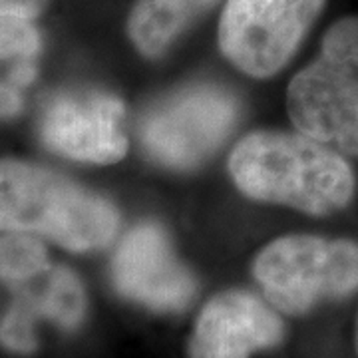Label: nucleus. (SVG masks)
I'll return each instance as SVG.
<instances>
[{"mask_svg":"<svg viewBox=\"0 0 358 358\" xmlns=\"http://www.w3.org/2000/svg\"><path fill=\"white\" fill-rule=\"evenodd\" d=\"M239 192L265 203L289 205L313 217L343 211L357 193L345 154L305 134L253 131L229 155Z\"/></svg>","mask_w":358,"mask_h":358,"instance_id":"nucleus-1","label":"nucleus"},{"mask_svg":"<svg viewBox=\"0 0 358 358\" xmlns=\"http://www.w3.org/2000/svg\"><path fill=\"white\" fill-rule=\"evenodd\" d=\"M117 227L120 211L102 195L36 164L0 159V231L86 253L112 243Z\"/></svg>","mask_w":358,"mask_h":358,"instance_id":"nucleus-2","label":"nucleus"},{"mask_svg":"<svg viewBox=\"0 0 358 358\" xmlns=\"http://www.w3.org/2000/svg\"><path fill=\"white\" fill-rule=\"evenodd\" d=\"M287 108L301 134L358 157V16L327 30L319 56L291 80Z\"/></svg>","mask_w":358,"mask_h":358,"instance_id":"nucleus-3","label":"nucleus"},{"mask_svg":"<svg viewBox=\"0 0 358 358\" xmlns=\"http://www.w3.org/2000/svg\"><path fill=\"white\" fill-rule=\"evenodd\" d=\"M253 273L263 293L289 315L358 291V243L319 235H287L257 255Z\"/></svg>","mask_w":358,"mask_h":358,"instance_id":"nucleus-4","label":"nucleus"},{"mask_svg":"<svg viewBox=\"0 0 358 358\" xmlns=\"http://www.w3.org/2000/svg\"><path fill=\"white\" fill-rule=\"evenodd\" d=\"M239 114L241 103L231 90L211 82L187 84L162 98L143 115V152L169 169H195L227 141Z\"/></svg>","mask_w":358,"mask_h":358,"instance_id":"nucleus-5","label":"nucleus"},{"mask_svg":"<svg viewBox=\"0 0 358 358\" xmlns=\"http://www.w3.org/2000/svg\"><path fill=\"white\" fill-rule=\"evenodd\" d=\"M327 0H227L219 48L253 78H271L294 56Z\"/></svg>","mask_w":358,"mask_h":358,"instance_id":"nucleus-6","label":"nucleus"},{"mask_svg":"<svg viewBox=\"0 0 358 358\" xmlns=\"http://www.w3.org/2000/svg\"><path fill=\"white\" fill-rule=\"evenodd\" d=\"M126 108L103 90H62L46 100L38 120L42 143L66 159L108 166L128 152Z\"/></svg>","mask_w":358,"mask_h":358,"instance_id":"nucleus-7","label":"nucleus"},{"mask_svg":"<svg viewBox=\"0 0 358 358\" xmlns=\"http://www.w3.org/2000/svg\"><path fill=\"white\" fill-rule=\"evenodd\" d=\"M112 281L122 296L157 313L183 310L197 291L193 275L173 255L166 229L150 221L138 223L120 241Z\"/></svg>","mask_w":358,"mask_h":358,"instance_id":"nucleus-8","label":"nucleus"},{"mask_svg":"<svg viewBox=\"0 0 358 358\" xmlns=\"http://www.w3.org/2000/svg\"><path fill=\"white\" fill-rule=\"evenodd\" d=\"M285 336L279 315L247 291L215 294L199 313L189 358H249Z\"/></svg>","mask_w":358,"mask_h":358,"instance_id":"nucleus-9","label":"nucleus"},{"mask_svg":"<svg viewBox=\"0 0 358 358\" xmlns=\"http://www.w3.org/2000/svg\"><path fill=\"white\" fill-rule=\"evenodd\" d=\"M86 291L76 273L68 267H50L40 277L38 287H30V282L16 287V301L0 320V345L30 355L38 346L36 320L48 319L64 331H74L86 317Z\"/></svg>","mask_w":358,"mask_h":358,"instance_id":"nucleus-10","label":"nucleus"},{"mask_svg":"<svg viewBox=\"0 0 358 358\" xmlns=\"http://www.w3.org/2000/svg\"><path fill=\"white\" fill-rule=\"evenodd\" d=\"M219 0H136L128 16V36L145 58L164 56Z\"/></svg>","mask_w":358,"mask_h":358,"instance_id":"nucleus-11","label":"nucleus"},{"mask_svg":"<svg viewBox=\"0 0 358 358\" xmlns=\"http://www.w3.org/2000/svg\"><path fill=\"white\" fill-rule=\"evenodd\" d=\"M44 243L30 233H6L0 237V281L22 287L50 268Z\"/></svg>","mask_w":358,"mask_h":358,"instance_id":"nucleus-12","label":"nucleus"},{"mask_svg":"<svg viewBox=\"0 0 358 358\" xmlns=\"http://www.w3.org/2000/svg\"><path fill=\"white\" fill-rule=\"evenodd\" d=\"M42 36L34 18L0 16V62L38 60Z\"/></svg>","mask_w":358,"mask_h":358,"instance_id":"nucleus-13","label":"nucleus"},{"mask_svg":"<svg viewBox=\"0 0 358 358\" xmlns=\"http://www.w3.org/2000/svg\"><path fill=\"white\" fill-rule=\"evenodd\" d=\"M36 62H0V120H10L22 112L26 88L36 78Z\"/></svg>","mask_w":358,"mask_h":358,"instance_id":"nucleus-14","label":"nucleus"},{"mask_svg":"<svg viewBox=\"0 0 358 358\" xmlns=\"http://www.w3.org/2000/svg\"><path fill=\"white\" fill-rule=\"evenodd\" d=\"M48 6V0H0V16L36 18Z\"/></svg>","mask_w":358,"mask_h":358,"instance_id":"nucleus-15","label":"nucleus"}]
</instances>
